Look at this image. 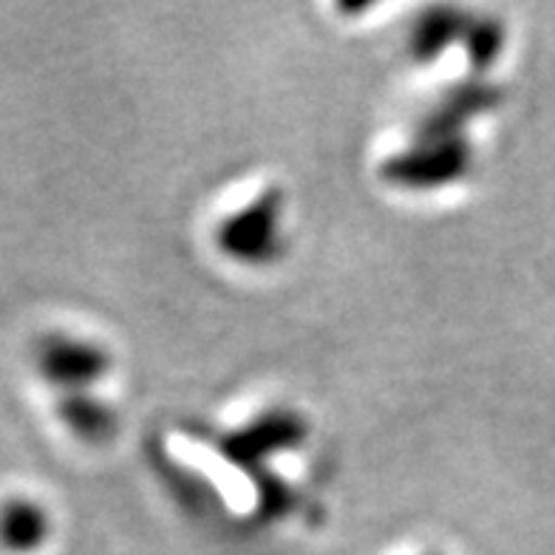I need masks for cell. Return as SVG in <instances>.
Wrapping results in <instances>:
<instances>
[{
    "label": "cell",
    "mask_w": 555,
    "mask_h": 555,
    "mask_svg": "<svg viewBox=\"0 0 555 555\" xmlns=\"http://www.w3.org/2000/svg\"><path fill=\"white\" fill-rule=\"evenodd\" d=\"M496 103V88L490 86H465L451 91L442 108L434 111V117L425 119V139H448L460 128V122L470 119L476 111H488Z\"/></svg>",
    "instance_id": "7"
},
{
    "label": "cell",
    "mask_w": 555,
    "mask_h": 555,
    "mask_svg": "<svg viewBox=\"0 0 555 555\" xmlns=\"http://www.w3.org/2000/svg\"><path fill=\"white\" fill-rule=\"evenodd\" d=\"M35 365L46 383L57 386L63 395L88 391L105 372H108V354L103 346L88 344L82 337L52 332L40 337L35 349Z\"/></svg>",
    "instance_id": "1"
},
{
    "label": "cell",
    "mask_w": 555,
    "mask_h": 555,
    "mask_svg": "<svg viewBox=\"0 0 555 555\" xmlns=\"http://www.w3.org/2000/svg\"><path fill=\"white\" fill-rule=\"evenodd\" d=\"M57 416L74 437L86 439V442H103L117 428L114 411L88 391H72V395L60 397Z\"/></svg>",
    "instance_id": "6"
},
{
    "label": "cell",
    "mask_w": 555,
    "mask_h": 555,
    "mask_svg": "<svg viewBox=\"0 0 555 555\" xmlns=\"http://www.w3.org/2000/svg\"><path fill=\"white\" fill-rule=\"evenodd\" d=\"M468 43V52L476 66H488L490 60L502 52V26H496L493 21H485L482 26L470 29Z\"/></svg>",
    "instance_id": "9"
},
{
    "label": "cell",
    "mask_w": 555,
    "mask_h": 555,
    "mask_svg": "<svg viewBox=\"0 0 555 555\" xmlns=\"http://www.w3.org/2000/svg\"><path fill=\"white\" fill-rule=\"evenodd\" d=\"M52 535V519L40 502L12 496L0 502V550L9 555H29Z\"/></svg>",
    "instance_id": "5"
},
{
    "label": "cell",
    "mask_w": 555,
    "mask_h": 555,
    "mask_svg": "<svg viewBox=\"0 0 555 555\" xmlns=\"http://www.w3.org/2000/svg\"><path fill=\"white\" fill-rule=\"evenodd\" d=\"M300 437H304V425L298 416L289 411H272L244 431L224 439V453L238 465H253V462L270 456L272 451L295 446Z\"/></svg>",
    "instance_id": "4"
},
{
    "label": "cell",
    "mask_w": 555,
    "mask_h": 555,
    "mask_svg": "<svg viewBox=\"0 0 555 555\" xmlns=\"http://www.w3.org/2000/svg\"><path fill=\"white\" fill-rule=\"evenodd\" d=\"M278 219H281V196L267 193L253 202L221 227V247L238 261H267L275 256L278 247Z\"/></svg>",
    "instance_id": "3"
},
{
    "label": "cell",
    "mask_w": 555,
    "mask_h": 555,
    "mask_svg": "<svg viewBox=\"0 0 555 555\" xmlns=\"http://www.w3.org/2000/svg\"><path fill=\"white\" fill-rule=\"evenodd\" d=\"M470 165V151L465 139L448 137L431 139L428 145L414 147L411 154H402L388 162L386 176L395 179L397 184H409V188H434V184H446L465 173Z\"/></svg>",
    "instance_id": "2"
},
{
    "label": "cell",
    "mask_w": 555,
    "mask_h": 555,
    "mask_svg": "<svg viewBox=\"0 0 555 555\" xmlns=\"http://www.w3.org/2000/svg\"><path fill=\"white\" fill-rule=\"evenodd\" d=\"M460 35V15L451 9H434L420 21L411 40V49L420 60H434L448 49L453 37Z\"/></svg>",
    "instance_id": "8"
}]
</instances>
